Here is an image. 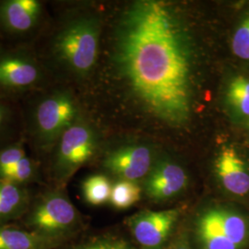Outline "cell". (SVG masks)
<instances>
[{"instance_id":"1","label":"cell","mask_w":249,"mask_h":249,"mask_svg":"<svg viewBox=\"0 0 249 249\" xmlns=\"http://www.w3.org/2000/svg\"><path fill=\"white\" fill-rule=\"evenodd\" d=\"M115 61L149 114L172 125L189 120L195 54L186 23L171 4L142 0L128 7L117 28Z\"/></svg>"},{"instance_id":"2","label":"cell","mask_w":249,"mask_h":249,"mask_svg":"<svg viewBox=\"0 0 249 249\" xmlns=\"http://www.w3.org/2000/svg\"><path fill=\"white\" fill-rule=\"evenodd\" d=\"M99 36L100 26L95 18H78L59 33L54 42V51L73 71L87 74L97 59Z\"/></svg>"},{"instance_id":"3","label":"cell","mask_w":249,"mask_h":249,"mask_svg":"<svg viewBox=\"0 0 249 249\" xmlns=\"http://www.w3.org/2000/svg\"><path fill=\"white\" fill-rule=\"evenodd\" d=\"M196 232L203 249H241L248 240L249 226L239 214L213 208L200 214Z\"/></svg>"},{"instance_id":"4","label":"cell","mask_w":249,"mask_h":249,"mask_svg":"<svg viewBox=\"0 0 249 249\" xmlns=\"http://www.w3.org/2000/svg\"><path fill=\"white\" fill-rule=\"evenodd\" d=\"M77 221V211L68 197L58 192H51L33 208L26 223L31 231L60 241L75 227Z\"/></svg>"},{"instance_id":"5","label":"cell","mask_w":249,"mask_h":249,"mask_svg":"<svg viewBox=\"0 0 249 249\" xmlns=\"http://www.w3.org/2000/svg\"><path fill=\"white\" fill-rule=\"evenodd\" d=\"M95 136L88 125L72 124L60 137L55 157V170L59 178L70 177L92 157Z\"/></svg>"},{"instance_id":"6","label":"cell","mask_w":249,"mask_h":249,"mask_svg":"<svg viewBox=\"0 0 249 249\" xmlns=\"http://www.w3.org/2000/svg\"><path fill=\"white\" fill-rule=\"evenodd\" d=\"M76 107L71 97L66 93H56L45 99L36 112V124L41 140L52 143L73 124Z\"/></svg>"},{"instance_id":"7","label":"cell","mask_w":249,"mask_h":249,"mask_svg":"<svg viewBox=\"0 0 249 249\" xmlns=\"http://www.w3.org/2000/svg\"><path fill=\"white\" fill-rule=\"evenodd\" d=\"M178 214V210L145 212L134 216L129 226L140 245L146 249H157L167 240Z\"/></svg>"},{"instance_id":"8","label":"cell","mask_w":249,"mask_h":249,"mask_svg":"<svg viewBox=\"0 0 249 249\" xmlns=\"http://www.w3.org/2000/svg\"><path fill=\"white\" fill-rule=\"evenodd\" d=\"M151 153L145 146H128L110 153L105 160L106 168L123 180L135 182L151 169Z\"/></svg>"},{"instance_id":"9","label":"cell","mask_w":249,"mask_h":249,"mask_svg":"<svg viewBox=\"0 0 249 249\" xmlns=\"http://www.w3.org/2000/svg\"><path fill=\"white\" fill-rule=\"evenodd\" d=\"M216 176L231 194L245 196L249 192V171L246 162L232 148H223L215 161Z\"/></svg>"},{"instance_id":"10","label":"cell","mask_w":249,"mask_h":249,"mask_svg":"<svg viewBox=\"0 0 249 249\" xmlns=\"http://www.w3.org/2000/svg\"><path fill=\"white\" fill-rule=\"evenodd\" d=\"M187 173L180 165L161 161L152 170L146 182V191L151 198L162 200L177 196L187 185Z\"/></svg>"},{"instance_id":"11","label":"cell","mask_w":249,"mask_h":249,"mask_svg":"<svg viewBox=\"0 0 249 249\" xmlns=\"http://www.w3.org/2000/svg\"><path fill=\"white\" fill-rule=\"evenodd\" d=\"M41 12V5L36 0H10L0 9V16L10 30L23 33L36 25Z\"/></svg>"},{"instance_id":"12","label":"cell","mask_w":249,"mask_h":249,"mask_svg":"<svg viewBox=\"0 0 249 249\" xmlns=\"http://www.w3.org/2000/svg\"><path fill=\"white\" fill-rule=\"evenodd\" d=\"M39 78L36 65L24 58L8 56L0 60V84L6 87L30 86Z\"/></svg>"},{"instance_id":"13","label":"cell","mask_w":249,"mask_h":249,"mask_svg":"<svg viewBox=\"0 0 249 249\" xmlns=\"http://www.w3.org/2000/svg\"><path fill=\"white\" fill-rule=\"evenodd\" d=\"M58 241L34 231L0 227V249H52Z\"/></svg>"},{"instance_id":"14","label":"cell","mask_w":249,"mask_h":249,"mask_svg":"<svg viewBox=\"0 0 249 249\" xmlns=\"http://www.w3.org/2000/svg\"><path fill=\"white\" fill-rule=\"evenodd\" d=\"M26 198L18 185L0 180V223L17 217L24 210Z\"/></svg>"},{"instance_id":"15","label":"cell","mask_w":249,"mask_h":249,"mask_svg":"<svg viewBox=\"0 0 249 249\" xmlns=\"http://www.w3.org/2000/svg\"><path fill=\"white\" fill-rule=\"evenodd\" d=\"M226 100L233 111L249 119V79L237 76L229 82Z\"/></svg>"},{"instance_id":"16","label":"cell","mask_w":249,"mask_h":249,"mask_svg":"<svg viewBox=\"0 0 249 249\" xmlns=\"http://www.w3.org/2000/svg\"><path fill=\"white\" fill-rule=\"evenodd\" d=\"M112 187L113 186L107 177L95 175L89 177L83 182L82 191L88 203L99 206L110 200Z\"/></svg>"},{"instance_id":"17","label":"cell","mask_w":249,"mask_h":249,"mask_svg":"<svg viewBox=\"0 0 249 249\" xmlns=\"http://www.w3.org/2000/svg\"><path fill=\"white\" fill-rule=\"evenodd\" d=\"M140 198L141 187L136 182L122 179L112 187L110 202L116 209H127L135 204Z\"/></svg>"},{"instance_id":"18","label":"cell","mask_w":249,"mask_h":249,"mask_svg":"<svg viewBox=\"0 0 249 249\" xmlns=\"http://www.w3.org/2000/svg\"><path fill=\"white\" fill-rule=\"evenodd\" d=\"M35 173L34 164L31 160L24 157L15 165L8 169L0 170V180L8 181L14 184H21L29 181Z\"/></svg>"},{"instance_id":"19","label":"cell","mask_w":249,"mask_h":249,"mask_svg":"<svg viewBox=\"0 0 249 249\" xmlns=\"http://www.w3.org/2000/svg\"><path fill=\"white\" fill-rule=\"evenodd\" d=\"M231 50L237 57L249 60V14L243 19L233 35Z\"/></svg>"},{"instance_id":"20","label":"cell","mask_w":249,"mask_h":249,"mask_svg":"<svg viewBox=\"0 0 249 249\" xmlns=\"http://www.w3.org/2000/svg\"><path fill=\"white\" fill-rule=\"evenodd\" d=\"M26 157L20 147H11L0 152V170L8 169Z\"/></svg>"},{"instance_id":"21","label":"cell","mask_w":249,"mask_h":249,"mask_svg":"<svg viewBox=\"0 0 249 249\" xmlns=\"http://www.w3.org/2000/svg\"><path fill=\"white\" fill-rule=\"evenodd\" d=\"M75 249H133L127 243L122 240L104 239L94 241L89 244L80 246Z\"/></svg>"},{"instance_id":"22","label":"cell","mask_w":249,"mask_h":249,"mask_svg":"<svg viewBox=\"0 0 249 249\" xmlns=\"http://www.w3.org/2000/svg\"><path fill=\"white\" fill-rule=\"evenodd\" d=\"M3 118H4V111H3L2 107H0V124H2Z\"/></svg>"},{"instance_id":"23","label":"cell","mask_w":249,"mask_h":249,"mask_svg":"<svg viewBox=\"0 0 249 249\" xmlns=\"http://www.w3.org/2000/svg\"><path fill=\"white\" fill-rule=\"evenodd\" d=\"M176 249H189V248L186 246V245H183V246H180V247H178Z\"/></svg>"},{"instance_id":"24","label":"cell","mask_w":249,"mask_h":249,"mask_svg":"<svg viewBox=\"0 0 249 249\" xmlns=\"http://www.w3.org/2000/svg\"><path fill=\"white\" fill-rule=\"evenodd\" d=\"M247 124H248V126L249 127V119L248 120V123H247Z\"/></svg>"}]
</instances>
